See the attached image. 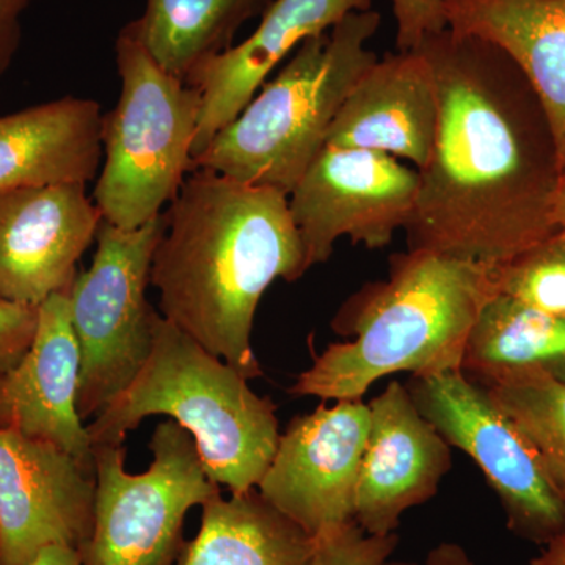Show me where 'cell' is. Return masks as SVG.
Wrapping results in <instances>:
<instances>
[{"label":"cell","mask_w":565,"mask_h":565,"mask_svg":"<svg viewBox=\"0 0 565 565\" xmlns=\"http://www.w3.org/2000/svg\"><path fill=\"white\" fill-rule=\"evenodd\" d=\"M526 565H565V534L546 544L544 552Z\"/></svg>","instance_id":"31"},{"label":"cell","mask_w":565,"mask_h":565,"mask_svg":"<svg viewBox=\"0 0 565 565\" xmlns=\"http://www.w3.org/2000/svg\"><path fill=\"white\" fill-rule=\"evenodd\" d=\"M416 51L433 65L438 121L404 228L408 250L498 269L559 233L552 122L522 70L489 41L448 28Z\"/></svg>","instance_id":"1"},{"label":"cell","mask_w":565,"mask_h":565,"mask_svg":"<svg viewBox=\"0 0 565 565\" xmlns=\"http://www.w3.org/2000/svg\"><path fill=\"white\" fill-rule=\"evenodd\" d=\"M274 0H147L136 25L163 70L188 81L203 63L233 47L245 22Z\"/></svg>","instance_id":"22"},{"label":"cell","mask_w":565,"mask_h":565,"mask_svg":"<svg viewBox=\"0 0 565 565\" xmlns=\"http://www.w3.org/2000/svg\"><path fill=\"white\" fill-rule=\"evenodd\" d=\"M95 494V465L0 430V565H29L50 545L79 550L90 537Z\"/></svg>","instance_id":"12"},{"label":"cell","mask_w":565,"mask_h":565,"mask_svg":"<svg viewBox=\"0 0 565 565\" xmlns=\"http://www.w3.org/2000/svg\"><path fill=\"white\" fill-rule=\"evenodd\" d=\"M39 308L0 299V371L14 366L31 348Z\"/></svg>","instance_id":"27"},{"label":"cell","mask_w":565,"mask_h":565,"mask_svg":"<svg viewBox=\"0 0 565 565\" xmlns=\"http://www.w3.org/2000/svg\"><path fill=\"white\" fill-rule=\"evenodd\" d=\"M419 189L418 170L385 152L326 145L289 193L308 270L329 262L349 237L379 250L407 226Z\"/></svg>","instance_id":"10"},{"label":"cell","mask_w":565,"mask_h":565,"mask_svg":"<svg viewBox=\"0 0 565 565\" xmlns=\"http://www.w3.org/2000/svg\"><path fill=\"white\" fill-rule=\"evenodd\" d=\"M104 114L90 98L36 104L0 117V193L85 184L102 166Z\"/></svg>","instance_id":"18"},{"label":"cell","mask_w":565,"mask_h":565,"mask_svg":"<svg viewBox=\"0 0 565 565\" xmlns=\"http://www.w3.org/2000/svg\"><path fill=\"white\" fill-rule=\"evenodd\" d=\"M150 449L148 470L132 475L125 445L93 446L95 519L82 565H177L188 512L221 486L204 470L192 435L172 419L158 424Z\"/></svg>","instance_id":"7"},{"label":"cell","mask_w":565,"mask_h":565,"mask_svg":"<svg viewBox=\"0 0 565 565\" xmlns=\"http://www.w3.org/2000/svg\"><path fill=\"white\" fill-rule=\"evenodd\" d=\"M202 525L177 565H311L316 541L267 503L258 490H221L204 501Z\"/></svg>","instance_id":"20"},{"label":"cell","mask_w":565,"mask_h":565,"mask_svg":"<svg viewBox=\"0 0 565 565\" xmlns=\"http://www.w3.org/2000/svg\"><path fill=\"white\" fill-rule=\"evenodd\" d=\"M315 541L311 565H384L399 544V535H370L353 522Z\"/></svg>","instance_id":"25"},{"label":"cell","mask_w":565,"mask_h":565,"mask_svg":"<svg viewBox=\"0 0 565 565\" xmlns=\"http://www.w3.org/2000/svg\"><path fill=\"white\" fill-rule=\"evenodd\" d=\"M399 52L416 51L427 36L448 29L444 0H392Z\"/></svg>","instance_id":"26"},{"label":"cell","mask_w":565,"mask_h":565,"mask_svg":"<svg viewBox=\"0 0 565 565\" xmlns=\"http://www.w3.org/2000/svg\"><path fill=\"white\" fill-rule=\"evenodd\" d=\"M384 565H476L467 550L459 544L452 542H444V544L435 546L430 550L424 563H403V561H386Z\"/></svg>","instance_id":"29"},{"label":"cell","mask_w":565,"mask_h":565,"mask_svg":"<svg viewBox=\"0 0 565 565\" xmlns=\"http://www.w3.org/2000/svg\"><path fill=\"white\" fill-rule=\"evenodd\" d=\"M379 28L377 11H352L329 32L305 40L192 162L191 172L211 170L289 195L326 147L353 85L379 61L367 47Z\"/></svg>","instance_id":"5"},{"label":"cell","mask_w":565,"mask_h":565,"mask_svg":"<svg viewBox=\"0 0 565 565\" xmlns=\"http://www.w3.org/2000/svg\"><path fill=\"white\" fill-rule=\"evenodd\" d=\"M494 294L493 267L441 253H396L388 278L363 286L334 316L333 332L351 340L313 353L288 392L322 403L362 401L386 375L462 371L476 319Z\"/></svg>","instance_id":"3"},{"label":"cell","mask_w":565,"mask_h":565,"mask_svg":"<svg viewBox=\"0 0 565 565\" xmlns=\"http://www.w3.org/2000/svg\"><path fill=\"white\" fill-rule=\"evenodd\" d=\"M370 404L334 401L296 416L280 435L259 494L310 537L355 522V497Z\"/></svg>","instance_id":"11"},{"label":"cell","mask_w":565,"mask_h":565,"mask_svg":"<svg viewBox=\"0 0 565 565\" xmlns=\"http://www.w3.org/2000/svg\"><path fill=\"white\" fill-rule=\"evenodd\" d=\"M120 98L104 115V162L93 192L103 221L137 230L162 215L191 173L202 99L152 57L136 22L115 41Z\"/></svg>","instance_id":"6"},{"label":"cell","mask_w":565,"mask_h":565,"mask_svg":"<svg viewBox=\"0 0 565 565\" xmlns=\"http://www.w3.org/2000/svg\"><path fill=\"white\" fill-rule=\"evenodd\" d=\"M158 415L192 435L207 476L230 493L258 487L281 435L273 399L161 313L147 363L88 424L92 446L125 445L145 418Z\"/></svg>","instance_id":"4"},{"label":"cell","mask_w":565,"mask_h":565,"mask_svg":"<svg viewBox=\"0 0 565 565\" xmlns=\"http://www.w3.org/2000/svg\"><path fill=\"white\" fill-rule=\"evenodd\" d=\"M405 386L448 445L478 465L500 498L511 533L544 546L565 534V498L533 445L484 386L462 371L411 377Z\"/></svg>","instance_id":"9"},{"label":"cell","mask_w":565,"mask_h":565,"mask_svg":"<svg viewBox=\"0 0 565 565\" xmlns=\"http://www.w3.org/2000/svg\"><path fill=\"white\" fill-rule=\"evenodd\" d=\"M79 373L68 292L55 294L39 307L31 348L0 371V430L46 441L95 465L90 435L77 412Z\"/></svg>","instance_id":"15"},{"label":"cell","mask_w":565,"mask_h":565,"mask_svg":"<svg viewBox=\"0 0 565 565\" xmlns=\"http://www.w3.org/2000/svg\"><path fill=\"white\" fill-rule=\"evenodd\" d=\"M33 0H0V77L13 65L22 40V14Z\"/></svg>","instance_id":"28"},{"label":"cell","mask_w":565,"mask_h":565,"mask_svg":"<svg viewBox=\"0 0 565 565\" xmlns=\"http://www.w3.org/2000/svg\"><path fill=\"white\" fill-rule=\"evenodd\" d=\"M448 28L504 51L533 85L565 167V0H444Z\"/></svg>","instance_id":"19"},{"label":"cell","mask_w":565,"mask_h":565,"mask_svg":"<svg viewBox=\"0 0 565 565\" xmlns=\"http://www.w3.org/2000/svg\"><path fill=\"white\" fill-rule=\"evenodd\" d=\"M371 0H274L248 39L193 71L189 84L200 93L199 126L192 162L266 84L267 76L305 40L329 32ZM192 169V167H191Z\"/></svg>","instance_id":"16"},{"label":"cell","mask_w":565,"mask_h":565,"mask_svg":"<svg viewBox=\"0 0 565 565\" xmlns=\"http://www.w3.org/2000/svg\"><path fill=\"white\" fill-rule=\"evenodd\" d=\"M556 222L557 228H559L557 239L565 244V167L563 178H561L559 193H557Z\"/></svg>","instance_id":"32"},{"label":"cell","mask_w":565,"mask_h":565,"mask_svg":"<svg viewBox=\"0 0 565 565\" xmlns=\"http://www.w3.org/2000/svg\"><path fill=\"white\" fill-rule=\"evenodd\" d=\"M437 121V81L426 55L386 54L353 85L326 145L385 152L422 170L433 152Z\"/></svg>","instance_id":"17"},{"label":"cell","mask_w":565,"mask_h":565,"mask_svg":"<svg viewBox=\"0 0 565 565\" xmlns=\"http://www.w3.org/2000/svg\"><path fill=\"white\" fill-rule=\"evenodd\" d=\"M163 218L150 275L162 318L248 381L259 377V300L278 278L308 270L288 193L192 170Z\"/></svg>","instance_id":"2"},{"label":"cell","mask_w":565,"mask_h":565,"mask_svg":"<svg viewBox=\"0 0 565 565\" xmlns=\"http://www.w3.org/2000/svg\"><path fill=\"white\" fill-rule=\"evenodd\" d=\"M163 214L137 230L103 221L92 266L71 285V323L81 351L77 412L102 414L140 373L154 343L159 313L147 299Z\"/></svg>","instance_id":"8"},{"label":"cell","mask_w":565,"mask_h":565,"mask_svg":"<svg viewBox=\"0 0 565 565\" xmlns=\"http://www.w3.org/2000/svg\"><path fill=\"white\" fill-rule=\"evenodd\" d=\"M490 399L525 435L565 498V384L523 374L486 385Z\"/></svg>","instance_id":"23"},{"label":"cell","mask_w":565,"mask_h":565,"mask_svg":"<svg viewBox=\"0 0 565 565\" xmlns=\"http://www.w3.org/2000/svg\"><path fill=\"white\" fill-rule=\"evenodd\" d=\"M462 373L482 386L523 374L565 384V318L494 294L468 338Z\"/></svg>","instance_id":"21"},{"label":"cell","mask_w":565,"mask_h":565,"mask_svg":"<svg viewBox=\"0 0 565 565\" xmlns=\"http://www.w3.org/2000/svg\"><path fill=\"white\" fill-rule=\"evenodd\" d=\"M102 222L85 184L0 193V299L39 308L68 292Z\"/></svg>","instance_id":"13"},{"label":"cell","mask_w":565,"mask_h":565,"mask_svg":"<svg viewBox=\"0 0 565 565\" xmlns=\"http://www.w3.org/2000/svg\"><path fill=\"white\" fill-rule=\"evenodd\" d=\"M29 565H82L81 553L73 546H44Z\"/></svg>","instance_id":"30"},{"label":"cell","mask_w":565,"mask_h":565,"mask_svg":"<svg viewBox=\"0 0 565 565\" xmlns=\"http://www.w3.org/2000/svg\"><path fill=\"white\" fill-rule=\"evenodd\" d=\"M498 292L565 318V244L557 234L497 269Z\"/></svg>","instance_id":"24"},{"label":"cell","mask_w":565,"mask_h":565,"mask_svg":"<svg viewBox=\"0 0 565 565\" xmlns=\"http://www.w3.org/2000/svg\"><path fill=\"white\" fill-rule=\"evenodd\" d=\"M360 465L355 523L370 535L396 533L408 509L433 500L452 468L451 446L393 381L370 403Z\"/></svg>","instance_id":"14"}]
</instances>
